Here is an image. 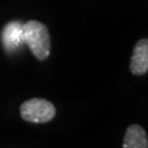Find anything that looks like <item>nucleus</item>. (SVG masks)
<instances>
[{
  "label": "nucleus",
  "mask_w": 148,
  "mask_h": 148,
  "mask_svg": "<svg viewBox=\"0 0 148 148\" xmlns=\"http://www.w3.org/2000/svg\"><path fill=\"white\" fill-rule=\"evenodd\" d=\"M122 148H148V138L145 128L140 125H131L126 130Z\"/></svg>",
  "instance_id": "obj_5"
},
{
  "label": "nucleus",
  "mask_w": 148,
  "mask_h": 148,
  "mask_svg": "<svg viewBox=\"0 0 148 148\" xmlns=\"http://www.w3.org/2000/svg\"><path fill=\"white\" fill-rule=\"evenodd\" d=\"M3 46L9 52L17 49L21 43H24L22 40V24L18 21H11L3 29L1 34Z\"/></svg>",
  "instance_id": "obj_4"
},
{
  "label": "nucleus",
  "mask_w": 148,
  "mask_h": 148,
  "mask_svg": "<svg viewBox=\"0 0 148 148\" xmlns=\"http://www.w3.org/2000/svg\"><path fill=\"white\" fill-rule=\"evenodd\" d=\"M20 115L24 121L31 123H46L54 119L56 108L48 100L34 98L21 104Z\"/></svg>",
  "instance_id": "obj_2"
},
{
  "label": "nucleus",
  "mask_w": 148,
  "mask_h": 148,
  "mask_svg": "<svg viewBox=\"0 0 148 148\" xmlns=\"http://www.w3.org/2000/svg\"><path fill=\"white\" fill-rule=\"evenodd\" d=\"M22 40L38 61H46L49 57L51 36L45 24L37 20H30L22 24Z\"/></svg>",
  "instance_id": "obj_1"
},
{
  "label": "nucleus",
  "mask_w": 148,
  "mask_h": 148,
  "mask_svg": "<svg viewBox=\"0 0 148 148\" xmlns=\"http://www.w3.org/2000/svg\"><path fill=\"white\" fill-rule=\"evenodd\" d=\"M130 71L135 75H143L148 72V40L141 38L136 43L130 62Z\"/></svg>",
  "instance_id": "obj_3"
}]
</instances>
